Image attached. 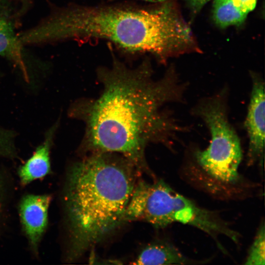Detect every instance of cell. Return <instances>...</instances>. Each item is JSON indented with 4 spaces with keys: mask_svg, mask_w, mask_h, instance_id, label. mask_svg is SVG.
Segmentation results:
<instances>
[{
    "mask_svg": "<svg viewBox=\"0 0 265 265\" xmlns=\"http://www.w3.org/2000/svg\"><path fill=\"white\" fill-rule=\"evenodd\" d=\"M108 66L97 70L103 86L96 99L74 103L69 115L82 121L85 132L80 149L88 153L119 154L153 178L145 157L150 143L172 148L177 134L187 128L170 112L161 110L172 102H182L187 84L171 67L155 80L149 59L130 68L114 55Z\"/></svg>",
    "mask_w": 265,
    "mask_h": 265,
    "instance_id": "1",
    "label": "cell"
},
{
    "mask_svg": "<svg viewBox=\"0 0 265 265\" xmlns=\"http://www.w3.org/2000/svg\"><path fill=\"white\" fill-rule=\"evenodd\" d=\"M31 36L37 44L105 40L129 53H150L162 63L199 51L191 28L171 0L149 7L68 6L32 28Z\"/></svg>",
    "mask_w": 265,
    "mask_h": 265,
    "instance_id": "2",
    "label": "cell"
},
{
    "mask_svg": "<svg viewBox=\"0 0 265 265\" xmlns=\"http://www.w3.org/2000/svg\"><path fill=\"white\" fill-rule=\"evenodd\" d=\"M139 171L122 155L107 152L90 153L70 168L64 196L69 261L122 222Z\"/></svg>",
    "mask_w": 265,
    "mask_h": 265,
    "instance_id": "3",
    "label": "cell"
},
{
    "mask_svg": "<svg viewBox=\"0 0 265 265\" xmlns=\"http://www.w3.org/2000/svg\"><path fill=\"white\" fill-rule=\"evenodd\" d=\"M228 88L199 101L192 108L211 135L205 149L187 152L179 175L187 184L215 199L241 201L257 197L262 185L239 171L243 153L239 137L228 119Z\"/></svg>",
    "mask_w": 265,
    "mask_h": 265,
    "instance_id": "4",
    "label": "cell"
},
{
    "mask_svg": "<svg viewBox=\"0 0 265 265\" xmlns=\"http://www.w3.org/2000/svg\"><path fill=\"white\" fill-rule=\"evenodd\" d=\"M143 220L156 228L174 223L188 225L210 236L225 254L220 241L226 237L238 245L241 235L217 211L204 208L180 194L162 179L137 182L124 212L122 222Z\"/></svg>",
    "mask_w": 265,
    "mask_h": 265,
    "instance_id": "5",
    "label": "cell"
},
{
    "mask_svg": "<svg viewBox=\"0 0 265 265\" xmlns=\"http://www.w3.org/2000/svg\"><path fill=\"white\" fill-rule=\"evenodd\" d=\"M250 77L252 89L244 122L249 140L246 164L248 166L258 164L262 171L265 155V82L255 72H251Z\"/></svg>",
    "mask_w": 265,
    "mask_h": 265,
    "instance_id": "6",
    "label": "cell"
},
{
    "mask_svg": "<svg viewBox=\"0 0 265 265\" xmlns=\"http://www.w3.org/2000/svg\"><path fill=\"white\" fill-rule=\"evenodd\" d=\"M51 200L52 197L49 194H27L22 198L19 204L22 228L30 247L35 254L48 226Z\"/></svg>",
    "mask_w": 265,
    "mask_h": 265,
    "instance_id": "7",
    "label": "cell"
},
{
    "mask_svg": "<svg viewBox=\"0 0 265 265\" xmlns=\"http://www.w3.org/2000/svg\"><path fill=\"white\" fill-rule=\"evenodd\" d=\"M209 259H191L168 241L154 242L145 247L134 261V265H196L206 264Z\"/></svg>",
    "mask_w": 265,
    "mask_h": 265,
    "instance_id": "8",
    "label": "cell"
},
{
    "mask_svg": "<svg viewBox=\"0 0 265 265\" xmlns=\"http://www.w3.org/2000/svg\"><path fill=\"white\" fill-rule=\"evenodd\" d=\"M258 0H214L212 18L221 28L238 26L255 8Z\"/></svg>",
    "mask_w": 265,
    "mask_h": 265,
    "instance_id": "9",
    "label": "cell"
},
{
    "mask_svg": "<svg viewBox=\"0 0 265 265\" xmlns=\"http://www.w3.org/2000/svg\"><path fill=\"white\" fill-rule=\"evenodd\" d=\"M54 132V128H53L49 132L46 140L19 168L18 176L23 186L36 180L42 179L51 172L50 153Z\"/></svg>",
    "mask_w": 265,
    "mask_h": 265,
    "instance_id": "10",
    "label": "cell"
},
{
    "mask_svg": "<svg viewBox=\"0 0 265 265\" xmlns=\"http://www.w3.org/2000/svg\"><path fill=\"white\" fill-rule=\"evenodd\" d=\"M22 45L10 24L0 17V56L8 57L21 66L24 63Z\"/></svg>",
    "mask_w": 265,
    "mask_h": 265,
    "instance_id": "11",
    "label": "cell"
},
{
    "mask_svg": "<svg viewBox=\"0 0 265 265\" xmlns=\"http://www.w3.org/2000/svg\"><path fill=\"white\" fill-rule=\"evenodd\" d=\"M246 265L265 264V229L264 221L261 223L244 261Z\"/></svg>",
    "mask_w": 265,
    "mask_h": 265,
    "instance_id": "12",
    "label": "cell"
},
{
    "mask_svg": "<svg viewBox=\"0 0 265 265\" xmlns=\"http://www.w3.org/2000/svg\"><path fill=\"white\" fill-rule=\"evenodd\" d=\"M10 136L0 131V155L10 157L14 155V148Z\"/></svg>",
    "mask_w": 265,
    "mask_h": 265,
    "instance_id": "13",
    "label": "cell"
},
{
    "mask_svg": "<svg viewBox=\"0 0 265 265\" xmlns=\"http://www.w3.org/2000/svg\"><path fill=\"white\" fill-rule=\"evenodd\" d=\"M193 14L198 13L203 7L211 0H185Z\"/></svg>",
    "mask_w": 265,
    "mask_h": 265,
    "instance_id": "14",
    "label": "cell"
},
{
    "mask_svg": "<svg viewBox=\"0 0 265 265\" xmlns=\"http://www.w3.org/2000/svg\"><path fill=\"white\" fill-rule=\"evenodd\" d=\"M3 186L2 181L0 180V216L2 213L3 205Z\"/></svg>",
    "mask_w": 265,
    "mask_h": 265,
    "instance_id": "15",
    "label": "cell"
},
{
    "mask_svg": "<svg viewBox=\"0 0 265 265\" xmlns=\"http://www.w3.org/2000/svg\"><path fill=\"white\" fill-rule=\"evenodd\" d=\"M144 1L155 3H159L163 2H164L167 0H140Z\"/></svg>",
    "mask_w": 265,
    "mask_h": 265,
    "instance_id": "16",
    "label": "cell"
}]
</instances>
